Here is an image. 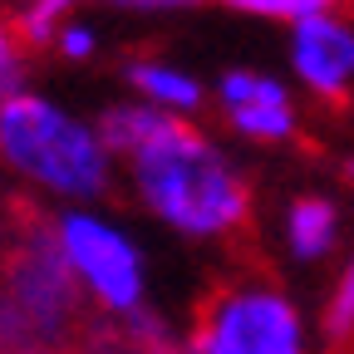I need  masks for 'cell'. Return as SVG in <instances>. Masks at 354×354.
<instances>
[{
    "mask_svg": "<svg viewBox=\"0 0 354 354\" xmlns=\"http://www.w3.org/2000/svg\"><path fill=\"white\" fill-rule=\"evenodd\" d=\"M99 128L118 158L123 197L172 241L221 251L236 246L256 221V183L232 153V138L207 123L167 118L138 99L99 109Z\"/></svg>",
    "mask_w": 354,
    "mask_h": 354,
    "instance_id": "1",
    "label": "cell"
},
{
    "mask_svg": "<svg viewBox=\"0 0 354 354\" xmlns=\"http://www.w3.org/2000/svg\"><path fill=\"white\" fill-rule=\"evenodd\" d=\"M0 172L20 192L55 202V212L109 202L118 187V158L99 128V113H84L39 84L0 104Z\"/></svg>",
    "mask_w": 354,
    "mask_h": 354,
    "instance_id": "2",
    "label": "cell"
},
{
    "mask_svg": "<svg viewBox=\"0 0 354 354\" xmlns=\"http://www.w3.org/2000/svg\"><path fill=\"white\" fill-rule=\"evenodd\" d=\"M183 354H325L320 310H310L276 271L221 276L183 325Z\"/></svg>",
    "mask_w": 354,
    "mask_h": 354,
    "instance_id": "3",
    "label": "cell"
},
{
    "mask_svg": "<svg viewBox=\"0 0 354 354\" xmlns=\"http://www.w3.org/2000/svg\"><path fill=\"white\" fill-rule=\"evenodd\" d=\"M55 232V246L69 266V276L88 305V315L104 325H123L133 315L153 310V261L143 236L109 207H59L44 216Z\"/></svg>",
    "mask_w": 354,
    "mask_h": 354,
    "instance_id": "4",
    "label": "cell"
},
{
    "mask_svg": "<svg viewBox=\"0 0 354 354\" xmlns=\"http://www.w3.org/2000/svg\"><path fill=\"white\" fill-rule=\"evenodd\" d=\"M84 315L88 305L55 246L50 221L20 227L6 266H0V349L15 344L69 349Z\"/></svg>",
    "mask_w": 354,
    "mask_h": 354,
    "instance_id": "5",
    "label": "cell"
},
{
    "mask_svg": "<svg viewBox=\"0 0 354 354\" xmlns=\"http://www.w3.org/2000/svg\"><path fill=\"white\" fill-rule=\"evenodd\" d=\"M212 118L221 138L241 148H295L310 128V104L290 84L286 69L271 64H227L212 79Z\"/></svg>",
    "mask_w": 354,
    "mask_h": 354,
    "instance_id": "6",
    "label": "cell"
},
{
    "mask_svg": "<svg viewBox=\"0 0 354 354\" xmlns=\"http://www.w3.org/2000/svg\"><path fill=\"white\" fill-rule=\"evenodd\" d=\"M286 74L315 109L354 104V15H310L286 25Z\"/></svg>",
    "mask_w": 354,
    "mask_h": 354,
    "instance_id": "7",
    "label": "cell"
},
{
    "mask_svg": "<svg viewBox=\"0 0 354 354\" xmlns=\"http://www.w3.org/2000/svg\"><path fill=\"white\" fill-rule=\"evenodd\" d=\"M344 236H349V216L344 202L325 187H300L290 192L276 216H271V241L276 256L295 271H320V266H339L344 256Z\"/></svg>",
    "mask_w": 354,
    "mask_h": 354,
    "instance_id": "8",
    "label": "cell"
},
{
    "mask_svg": "<svg viewBox=\"0 0 354 354\" xmlns=\"http://www.w3.org/2000/svg\"><path fill=\"white\" fill-rule=\"evenodd\" d=\"M118 84L123 99H138L167 118L202 123L212 113V79H202L192 64L172 59L162 50H133L118 59Z\"/></svg>",
    "mask_w": 354,
    "mask_h": 354,
    "instance_id": "9",
    "label": "cell"
},
{
    "mask_svg": "<svg viewBox=\"0 0 354 354\" xmlns=\"http://www.w3.org/2000/svg\"><path fill=\"white\" fill-rule=\"evenodd\" d=\"M84 6L88 0H25V6L10 10V20H15V30H20V39L30 50H50L59 39V30L74 15H84Z\"/></svg>",
    "mask_w": 354,
    "mask_h": 354,
    "instance_id": "10",
    "label": "cell"
},
{
    "mask_svg": "<svg viewBox=\"0 0 354 354\" xmlns=\"http://www.w3.org/2000/svg\"><path fill=\"white\" fill-rule=\"evenodd\" d=\"M320 330H325V339H335V344L354 339V246L339 256L335 276H330V286H325V300H320Z\"/></svg>",
    "mask_w": 354,
    "mask_h": 354,
    "instance_id": "11",
    "label": "cell"
},
{
    "mask_svg": "<svg viewBox=\"0 0 354 354\" xmlns=\"http://www.w3.org/2000/svg\"><path fill=\"white\" fill-rule=\"evenodd\" d=\"M30 55H35V50L20 39L15 20L0 15V104H10V99L25 94V88H35V79H30Z\"/></svg>",
    "mask_w": 354,
    "mask_h": 354,
    "instance_id": "12",
    "label": "cell"
},
{
    "mask_svg": "<svg viewBox=\"0 0 354 354\" xmlns=\"http://www.w3.org/2000/svg\"><path fill=\"white\" fill-rule=\"evenodd\" d=\"M50 55H55L59 64H74V69L94 64V59L104 55V30H99V20H94V15H74V20L59 30V39L50 44Z\"/></svg>",
    "mask_w": 354,
    "mask_h": 354,
    "instance_id": "13",
    "label": "cell"
},
{
    "mask_svg": "<svg viewBox=\"0 0 354 354\" xmlns=\"http://www.w3.org/2000/svg\"><path fill=\"white\" fill-rule=\"evenodd\" d=\"M94 6L118 15H187V10H202L207 0H94Z\"/></svg>",
    "mask_w": 354,
    "mask_h": 354,
    "instance_id": "14",
    "label": "cell"
},
{
    "mask_svg": "<svg viewBox=\"0 0 354 354\" xmlns=\"http://www.w3.org/2000/svg\"><path fill=\"white\" fill-rule=\"evenodd\" d=\"M227 10L236 15H251V20H276L281 15V0H221Z\"/></svg>",
    "mask_w": 354,
    "mask_h": 354,
    "instance_id": "15",
    "label": "cell"
},
{
    "mask_svg": "<svg viewBox=\"0 0 354 354\" xmlns=\"http://www.w3.org/2000/svg\"><path fill=\"white\" fill-rule=\"evenodd\" d=\"M0 354H69V349H44V344H15V349H0Z\"/></svg>",
    "mask_w": 354,
    "mask_h": 354,
    "instance_id": "16",
    "label": "cell"
},
{
    "mask_svg": "<svg viewBox=\"0 0 354 354\" xmlns=\"http://www.w3.org/2000/svg\"><path fill=\"white\" fill-rule=\"evenodd\" d=\"M339 172H344V183H349V187H354V153H349V158H344V167H339Z\"/></svg>",
    "mask_w": 354,
    "mask_h": 354,
    "instance_id": "17",
    "label": "cell"
},
{
    "mask_svg": "<svg viewBox=\"0 0 354 354\" xmlns=\"http://www.w3.org/2000/svg\"><path fill=\"white\" fill-rule=\"evenodd\" d=\"M10 6H25V0H10Z\"/></svg>",
    "mask_w": 354,
    "mask_h": 354,
    "instance_id": "18",
    "label": "cell"
}]
</instances>
